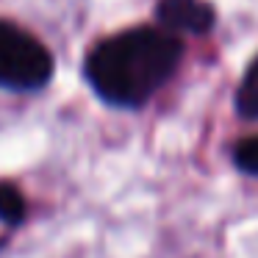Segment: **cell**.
Returning <instances> with one entry per match:
<instances>
[{
	"instance_id": "1",
	"label": "cell",
	"mask_w": 258,
	"mask_h": 258,
	"mask_svg": "<svg viewBox=\"0 0 258 258\" xmlns=\"http://www.w3.org/2000/svg\"><path fill=\"white\" fill-rule=\"evenodd\" d=\"M180 58L183 42L178 34H169L161 25H139L92 47L84 75L106 106L134 111L169 84Z\"/></svg>"
},
{
	"instance_id": "2",
	"label": "cell",
	"mask_w": 258,
	"mask_h": 258,
	"mask_svg": "<svg viewBox=\"0 0 258 258\" xmlns=\"http://www.w3.org/2000/svg\"><path fill=\"white\" fill-rule=\"evenodd\" d=\"M53 53L25 28L0 20V89L28 95L53 81Z\"/></svg>"
},
{
	"instance_id": "3",
	"label": "cell",
	"mask_w": 258,
	"mask_h": 258,
	"mask_svg": "<svg viewBox=\"0 0 258 258\" xmlns=\"http://www.w3.org/2000/svg\"><path fill=\"white\" fill-rule=\"evenodd\" d=\"M156 20L169 34L203 36L217 25V9L208 0H158Z\"/></svg>"
},
{
	"instance_id": "4",
	"label": "cell",
	"mask_w": 258,
	"mask_h": 258,
	"mask_svg": "<svg viewBox=\"0 0 258 258\" xmlns=\"http://www.w3.org/2000/svg\"><path fill=\"white\" fill-rule=\"evenodd\" d=\"M236 114L241 119H258V56L250 61V67L244 70L239 81V89H236Z\"/></svg>"
},
{
	"instance_id": "5",
	"label": "cell",
	"mask_w": 258,
	"mask_h": 258,
	"mask_svg": "<svg viewBox=\"0 0 258 258\" xmlns=\"http://www.w3.org/2000/svg\"><path fill=\"white\" fill-rule=\"evenodd\" d=\"M25 219V197L9 180H0V222L6 228H17Z\"/></svg>"
},
{
	"instance_id": "6",
	"label": "cell",
	"mask_w": 258,
	"mask_h": 258,
	"mask_svg": "<svg viewBox=\"0 0 258 258\" xmlns=\"http://www.w3.org/2000/svg\"><path fill=\"white\" fill-rule=\"evenodd\" d=\"M233 164L239 172L250 175V178H258V134L241 139L233 147Z\"/></svg>"
},
{
	"instance_id": "7",
	"label": "cell",
	"mask_w": 258,
	"mask_h": 258,
	"mask_svg": "<svg viewBox=\"0 0 258 258\" xmlns=\"http://www.w3.org/2000/svg\"><path fill=\"white\" fill-rule=\"evenodd\" d=\"M0 247H3V241H0Z\"/></svg>"
}]
</instances>
